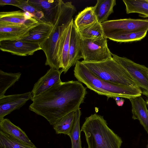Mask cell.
<instances>
[{"label": "cell", "mask_w": 148, "mask_h": 148, "mask_svg": "<svg viewBox=\"0 0 148 148\" xmlns=\"http://www.w3.org/2000/svg\"><path fill=\"white\" fill-rule=\"evenodd\" d=\"M87 92L86 88L78 81H61L32 98L29 109L53 125L63 116L80 108Z\"/></svg>", "instance_id": "obj_1"}, {"label": "cell", "mask_w": 148, "mask_h": 148, "mask_svg": "<svg viewBox=\"0 0 148 148\" xmlns=\"http://www.w3.org/2000/svg\"><path fill=\"white\" fill-rule=\"evenodd\" d=\"M76 12L71 2H64L60 0L57 12L52 22V29L47 38L40 45L46 57V66L50 68H61L58 53L64 32L73 19Z\"/></svg>", "instance_id": "obj_2"}, {"label": "cell", "mask_w": 148, "mask_h": 148, "mask_svg": "<svg viewBox=\"0 0 148 148\" xmlns=\"http://www.w3.org/2000/svg\"><path fill=\"white\" fill-rule=\"evenodd\" d=\"M74 74L77 81L88 88L106 96L108 99L116 97L129 99L141 96L142 93L139 87L114 84L98 78L79 61L75 64Z\"/></svg>", "instance_id": "obj_3"}, {"label": "cell", "mask_w": 148, "mask_h": 148, "mask_svg": "<svg viewBox=\"0 0 148 148\" xmlns=\"http://www.w3.org/2000/svg\"><path fill=\"white\" fill-rule=\"evenodd\" d=\"M81 131L85 134L88 148H121L123 143L103 116L97 114L86 118Z\"/></svg>", "instance_id": "obj_4"}, {"label": "cell", "mask_w": 148, "mask_h": 148, "mask_svg": "<svg viewBox=\"0 0 148 148\" xmlns=\"http://www.w3.org/2000/svg\"><path fill=\"white\" fill-rule=\"evenodd\" d=\"M81 62L100 79L114 84L139 87L127 71L113 58L97 62Z\"/></svg>", "instance_id": "obj_5"}, {"label": "cell", "mask_w": 148, "mask_h": 148, "mask_svg": "<svg viewBox=\"0 0 148 148\" xmlns=\"http://www.w3.org/2000/svg\"><path fill=\"white\" fill-rule=\"evenodd\" d=\"M101 24L104 36L110 40L129 33L148 30V19H121L108 20Z\"/></svg>", "instance_id": "obj_6"}, {"label": "cell", "mask_w": 148, "mask_h": 148, "mask_svg": "<svg viewBox=\"0 0 148 148\" xmlns=\"http://www.w3.org/2000/svg\"><path fill=\"white\" fill-rule=\"evenodd\" d=\"M104 37L97 40L81 38V51L83 62H100L112 59V53Z\"/></svg>", "instance_id": "obj_7"}, {"label": "cell", "mask_w": 148, "mask_h": 148, "mask_svg": "<svg viewBox=\"0 0 148 148\" xmlns=\"http://www.w3.org/2000/svg\"><path fill=\"white\" fill-rule=\"evenodd\" d=\"M112 55L113 59L127 71L138 87L143 89L142 94L148 96V68L126 58L112 53Z\"/></svg>", "instance_id": "obj_8"}, {"label": "cell", "mask_w": 148, "mask_h": 148, "mask_svg": "<svg viewBox=\"0 0 148 148\" xmlns=\"http://www.w3.org/2000/svg\"><path fill=\"white\" fill-rule=\"evenodd\" d=\"M0 49L13 55L25 56L33 55L41 48L38 43L16 40L0 41Z\"/></svg>", "instance_id": "obj_9"}, {"label": "cell", "mask_w": 148, "mask_h": 148, "mask_svg": "<svg viewBox=\"0 0 148 148\" xmlns=\"http://www.w3.org/2000/svg\"><path fill=\"white\" fill-rule=\"evenodd\" d=\"M32 99L31 92L4 95L0 97V119L13 111L18 110Z\"/></svg>", "instance_id": "obj_10"}, {"label": "cell", "mask_w": 148, "mask_h": 148, "mask_svg": "<svg viewBox=\"0 0 148 148\" xmlns=\"http://www.w3.org/2000/svg\"><path fill=\"white\" fill-rule=\"evenodd\" d=\"M37 24L25 25L0 23V41L20 40L27 36L29 31Z\"/></svg>", "instance_id": "obj_11"}, {"label": "cell", "mask_w": 148, "mask_h": 148, "mask_svg": "<svg viewBox=\"0 0 148 148\" xmlns=\"http://www.w3.org/2000/svg\"><path fill=\"white\" fill-rule=\"evenodd\" d=\"M62 72L61 70L50 68L34 84L31 91L32 99L41 95L61 82L60 76Z\"/></svg>", "instance_id": "obj_12"}, {"label": "cell", "mask_w": 148, "mask_h": 148, "mask_svg": "<svg viewBox=\"0 0 148 148\" xmlns=\"http://www.w3.org/2000/svg\"><path fill=\"white\" fill-rule=\"evenodd\" d=\"M39 23L32 14L21 10L0 12V23L31 25Z\"/></svg>", "instance_id": "obj_13"}, {"label": "cell", "mask_w": 148, "mask_h": 148, "mask_svg": "<svg viewBox=\"0 0 148 148\" xmlns=\"http://www.w3.org/2000/svg\"><path fill=\"white\" fill-rule=\"evenodd\" d=\"M39 23L32 28L28 35L20 40L37 43L40 45L48 37L53 25L50 22L40 21Z\"/></svg>", "instance_id": "obj_14"}, {"label": "cell", "mask_w": 148, "mask_h": 148, "mask_svg": "<svg viewBox=\"0 0 148 148\" xmlns=\"http://www.w3.org/2000/svg\"><path fill=\"white\" fill-rule=\"evenodd\" d=\"M0 131L22 143L36 147L25 132L8 119H0Z\"/></svg>", "instance_id": "obj_15"}, {"label": "cell", "mask_w": 148, "mask_h": 148, "mask_svg": "<svg viewBox=\"0 0 148 148\" xmlns=\"http://www.w3.org/2000/svg\"><path fill=\"white\" fill-rule=\"evenodd\" d=\"M129 99L132 105V119L138 120L148 134V111L146 102L141 96Z\"/></svg>", "instance_id": "obj_16"}, {"label": "cell", "mask_w": 148, "mask_h": 148, "mask_svg": "<svg viewBox=\"0 0 148 148\" xmlns=\"http://www.w3.org/2000/svg\"><path fill=\"white\" fill-rule=\"evenodd\" d=\"M60 0H28V2L44 15V21L52 23Z\"/></svg>", "instance_id": "obj_17"}, {"label": "cell", "mask_w": 148, "mask_h": 148, "mask_svg": "<svg viewBox=\"0 0 148 148\" xmlns=\"http://www.w3.org/2000/svg\"><path fill=\"white\" fill-rule=\"evenodd\" d=\"M74 24L73 19L65 29L61 39L59 53L58 58L61 69L64 73L69 70V53L70 36L72 29Z\"/></svg>", "instance_id": "obj_18"}, {"label": "cell", "mask_w": 148, "mask_h": 148, "mask_svg": "<svg viewBox=\"0 0 148 148\" xmlns=\"http://www.w3.org/2000/svg\"><path fill=\"white\" fill-rule=\"evenodd\" d=\"M82 58L81 38L74 24L70 36L69 53L68 69L75 65L79 60Z\"/></svg>", "instance_id": "obj_19"}, {"label": "cell", "mask_w": 148, "mask_h": 148, "mask_svg": "<svg viewBox=\"0 0 148 148\" xmlns=\"http://www.w3.org/2000/svg\"><path fill=\"white\" fill-rule=\"evenodd\" d=\"M116 5L115 0H97L93 6L97 21L101 23L108 21L109 16L113 12V8Z\"/></svg>", "instance_id": "obj_20"}, {"label": "cell", "mask_w": 148, "mask_h": 148, "mask_svg": "<svg viewBox=\"0 0 148 148\" xmlns=\"http://www.w3.org/2000/svg\"><path fill=\"white\" fill-rule=\"evenodd\" d=\"M76 118L75 111L71 112L62 117L53 125L57 134H62L69 136L73 127Z\"/></svg>", "instance_id": "obj_21"}, {"label": "cell", "mask_w": 148, "mask_h": 148, "mask_svg": "<svg viewBox=\"0 0 148 148\" xmlns=\"http://www.w3.org/2000/svg\"><path fill=\"white\" fill-rule=\"evenodd\" d=\"M97 21L93 6L87 7L76 16L74 24L76 29L78 30Z\"/></svg>", "instance_id": "obj_22"}, {"label": "cell", "mask_w": 148, "mask_h": 148, "mask_svg": "<svg viewBox=\"0 0 148 148\" xmlns=\"http://www.w3.org/2000/svg\"><path fill=\"white\" fill-rule=\"evenodd\" d=\"M77 30L82 39L97 40L102 39L105 37L101 24L97 21Z\"/></svg>", "instance_id": "obj_23"}, {"label": "cell", "mask_w": 148, "mask_h": 148, "mask_svg": "<svg viewBox=\"0 0 148 148\" xmlns=\"http://www.w3.org/2000/svg\"><path fill=\"white\" fill-rule=\"evenodd\" d=\"M21 73H8L0 70V97L5 95L7 90L20 79Z\"/></svg>", "instance_id": "obj_24"}, {"label": "cell", "mask_w": 148, "mask_h": 148, "mask_svg": "<svg viewBox=\"0 0 148 148\" xmlns=\"http://www.w3.org/2000/svg\"><path fill=\"white\" fill-rule=\"evenodd\" d=\"M126 13H139L145 17H148V0H123Z\"/></svg>", "instance_id": "obj_25"}, {"label": "cell", "mask_w": 148, "mask_h": 148, "mask_svg": "<svg viewBox=\"0 0 148 148\" xmlns=\"http://www.w3.org/2000/svg\"><path fill=\"white\" fill-rule=\"evenodd\" d=\"M76 118L72 130L69 136L71 142V148H82L80 138V118L81 112L80 108L75 111Z\"/></svg>", "instance_id": "obj_26"}, {"label": "cell", "mask_w": 148, "mask_h": 148, "mask_svg": "<svg viewBox=\"0 0 148 148\" xmlns=\"http://www.w3.org/2000/svg\"><path fill=\"white\" fill-rule=\"evenodd\" d=\"M0 148H37L22 143L0 131Z\"/></svg>", "instance_id": "obj_27"}, {"label": "cell", "mask_w": 148, "mask_h": 148, "mask_svg": "<svg viewBox=\"0 0 148 148\" xmlns=\"http://www.w3.org/2000/svg\"><path fill=\"white\" fill-rule=\"evenodd\" d=\"M148 31H141L127 33L115 37L110 40L120 42H126L139 41L146 35Z\"/></svg>", "instance_id": "obj_28"}, {"label": "cell", "mask_w": 148, "mask_h": 148, "mask_svg": "<svg viewBox=\"0 0 148 148\" xmlns=\"http://www.w3.org/2000/svg\"><path fill=\"white\" fill-rule=\"evenodd\" d=\"M16 7L22 9L24 12H27L32 14L34 18L38 21H44L43 13L38 11L28 2V0H21V3Z\"/></svg>", "instance_id": "obj_29"}, {"label": "cell", "mask_w": 148, "mask_h": 148, "mask_svg": "<svg viewBox=\"0 0 148 148\" xmlns=\"http://www.w3.org/2000/svg\"><path fill=\"white\" fill-rule=\"evenodd\" d=\"M21 3V0H0V6L11 5L15 6L19 5Z\"/></svg>", "instance_id": "obj_30"}, {"label": "cell", "mask_w": 148, "mask_h": 148, "mask_svg": "<svg viewBox=\"0 0 148 148\" xmlns=\"http://www.w3.org/2000/svg\"><path fill=\"white\" fill-rule=\"evenodd\" d=\"M116 104L118 106H122L124 103V99L121 98L119 100L116 101Z\"/></svg>", "instance_id": "obj_31"}, {"label": "cell", "mask_w": 148, "mask_h": 148, "mask_svg": "<svg viewBox=\"0 0 148 148\" xmlns=\"http://www.w3.org/2000/svg\"><path fill=\"white\" fill-rule=\"evenodd\" d=\"M147 96V98H148L147 99V101H146V103H147H147H148V96Z\"/></svg>", "instance_id": "obj_32"}, {"label": "cell", "mask_w": 148, "mask_h": 148, "mask_svg": "<svg viewBox=\"0 0 148 148\" xmlns=\"http://www.w3.org/2000/svg\"><path fill=\"white\" fill-rule=\"evenodd\" d=\"M146 148H148V141L147 144L146 146Z\"/></svg>", "instance_id": "obj_33"}, {"label": "cell", "mask_w": 148, "mask_h": 148, "mask_svg": "<svg viewBox=\"0 0 148 148\" xmlns=\"http://www.w3.org/2000/svg\"><path fill=\"white\" fill-rule=\"evenodd\" d=\"M147 105H148V103L147 104Z\"/></svg>", "instance_id": "obj_34"}, {"label": "cell", "mask_w": 148, "mask_h": 148, "mask_svg": "<svg viewBox=\"0 0 148 148\" xmlns=\"http://www.w3.org/2000/svg\"><path fill=\"white\" fill-rule=\"evenodd\" d=\"M85 148V147H83V148Z\"/></svg>", "instance_id": "obj_35"}]
</instances>
